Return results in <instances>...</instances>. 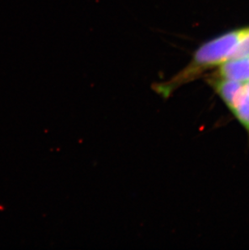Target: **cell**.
<instances>
[{"label": "cell", "mask_w": 249, "mask_h": 250, "mask_svg": "<svg viewBox=\"0 0 249 250\" xmlns=\"http://www.w3.org/2000/svg\"><path fill=\"white\" fill-rule=\"evenodd\" d=\"M228 109L240 122L249 135V81L241 84L235 99Z\"/></svg>", "instance_id": "3957f363"}, {"label": "cell", "mask_w": 249, "mask_h": 250, "mask_svg": "<svg viewBox=\"0 0 249 250\" xmlns=\"http://www.w3.org/2000/svg\"><path fill=\"white\" fill-rule=\"evenodd\" d=\"M247 56H249V26L247 27L245 34L238 43L231 59Z\"/></svg>", "instance_id": "277c9868"}, {"label": "cell", "mask_w": 249, "mask_h": 250, "mask_svg": "<svg viewBox=\"0 0 249 250\" xmlns=\"http://www.w3.org/2000/svg\"><path fill=\"white\" fill-rule=\"evenodd\" d=\"M247 27L228 31L200 45L190 61L170 81L152 85V89L163 98L167 99L177 88L198 80L211 69L232 58L238 43Z\"/></svg>", "instance_id": "6da1fadb"}, {"label": "cell", "mask_w": 249, "mask_h": 250, "mask_svg": "<svg viewBox=\"0 0 249 250\" xmlns=\"http://www.w3.org/2000/svg\"><path fill=\"white\" fill-rule=\"evenodd\" d=\"M212 74L219 78L246 83L249 81V56L230 59Z\"/></svg>", "instance_id": "7a4b0ae2"}]
</instances>
